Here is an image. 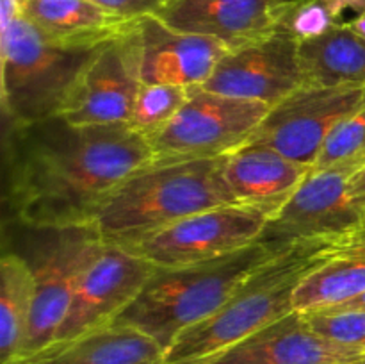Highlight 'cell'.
Wrapping results in <instances>:
<instances>
[{"mask_svg":"<svg viewBox=\"0 0 365 364\" xmlns=\"http://www.w3.org/2000/svg\"><path fill=\"white\" fill-rule=\"evenodd\" d=\"M153 161L128 123L71 125L61 116L13 127L7 202L36 231L93 225L130 175Z\"/></svg>","mask_w":365,"mask_h":364,"instance_id":"obj_1","label":"cell"},{"mask_svg":"<svg viewBox=\"0 0 365 364\" xmlns=\"http://www.w3.org/2000/svg\"><path fill=\"white\" fill-rule=\"evenodd\" d=\"M225 163L227 156L152 161L130 175L95 218L100 239L106 245L130 248L191 214L235 206Z\"/></svg>","mask_w":365,"mask_h":364,"instance_id":"obj_2","label":"cell"},{"mask_svg":"<svg viewBox=\"0 0 365 364\" xmlns=\"http://www.w3.org/2000/svg\"><path fill=\"white\" fill-rule=\"evenodd\" d=\"M341 241L314 239L277 253L257 268L212 316L182 332L164 353V364H195L287 316L294 310L298 285L334 256Z\"/></svg>","mask_w":365,"mask_h":364,"instance_id":"obj_3","label":"cell"},{"mask_svg":"<svg viewBox=\"0 0 365 364\" xmlns=\"http://www.w3.org/2000/svg\"><path fill=\"white\" fill-rule=\"evenodd\" d=\"M287 248L255 241L203 263L157 268L110 325L135 328L166 352L182 332L212 316L257 268Z\"/></svg>","mask_w":365,"mask_h":364,"instance_id":"obj_4","label":"cell"},{"mask_svg":"<svg viewBox=\"0 0 365 364\" xmlns=\"http://www.w3.org/2000/svg\"><path fill=\"white\" fill-rule=\"evenodd\" d=\"M102 46V45H100ZM100 46H64L24 14L2 29V106L13 127L59 116Z\"/></svg>","mask_w":365,"mask_h":364,"instance_id":"obj_5","label":"cell"},{"mask_svg":"<svg viewBox=\"0 0 365 364\" xmlns=\"http://www.w3.org/2000/svg\"><path fill=\"white\" fill-rule=\"evenodd\" d=\"M271 107L192 86L180 113L148 139L155 163L228 156L250 141Z\"/></svg>","mask_w":365,"mask_h":364,"instance_id":"obj_6","label":"cell"},{"mask_svg":"<svg viewBox=\"0 0 365 364\" xmlns=\"http://www.w3.org/2000/svg\"><path fill=\"white\" fill-rule=\"evenodd\" d=\"M50 232L52 238L45 243L41 253L36 256L34 263L29 261L34 271L36 295L27 338L18 359L52 345L82 275L103 248L95 225L50 228Z\"/></svg>","mask_w":365,"mask_h":364,"instance_id":"obj_7","label":"cell"},{"mask_svg":"<svg viewBox=\"0 0 365 364\" xmlns=\"http://www.w3.org/2000/svg\"><path fill=\"white\" fill-rule=\"evenodd\" d=\"M365 109V84L303 86L271 107L250 141L310 166L331 131Z\"/></svg>","mask_w":365,"mask_h":364,"instance_id":"obj_8","label":"cell"},{"mask_svg":"<svg viewBox=\"0 0 365 364\" xmlns=\"http://www.w3.org/2000/svg\"><path fill=\"white\" fill-rule=\"evenodd\" d=\"M138 21L100 46L71 89L59 114L63 120L71 125L130 123L143 84Z\"/></svg>","mask_w":365,"mask_h":364,"instance_id":"obj_9","label":"cell"},{"mask_svg":"<svg viewBox=\"0 0 365 364\" xmlns=\"http://www.w3.org/2000/svg\"><path fill=\"white\" fill-rule=\"evenodd\" d=\"M267 218L245 206H223L191 214L145 241L130 252L155 268H177L223 257L259 241Z\"/></svg>","mask_w":365,"mask_h":364,"instance_id":"obj_10","label":"cell"},{"mask_svg":"<svg viewBox=\"0 0 365 364\" xmlns=\"http://www.w3.org/2000/svg\"><path fill=\"white\" fill-rule=\"evenodd\" d=\"M364 225L365 216L349 195V175L310 170L289 202L267 220L259 241L287 248L314 239H342Z\"/></svg>","mask_w":365,"mask_h":364,"instance_id":"obj_11","label":"cell"},{"mask_svg":"<svg viewBox=\"0 0 365 364\" xmlns=\"http://www.w3.org/2000/svg\"><path fill=\"white\" fill-rule=\"evenodd\" d=\"M303 86L299 41L277 29L266 38L228 50L202 88L274 107Z\"/></svg>","mask_w":365,"mask_h":364,"instance_id":"obj_12","label":"cell"},{"mask_svg":"<svg viewBox=\"0 0 365 364\" xmlns=\"http://www.w3.org/2000/svg\"><path fill=\"white\" fill-rule=\"evenodd\" d=\"M155 270L138 253L103 243L102 252L82 275L53 343L71 341L113 323Z\"/></svg>","mask_w":365,"mask_h":364,"instance_id":"obj_13","label":"cell"},{"mask_svg":"<svg viewBox=\"0 0 365 364\" xmlns=\"http://www.w3.org/2000/svg\"><path fill=\"white\" fill-rule=\"evenodd\" d=\"M138 36L145 84L203 86L230 50L220 39L177 31L155 14L138 21Z\"/></svg>","mask_w":365,"mask_h":364,"instance_id":"obj_14","label":"cell"},{"mask_svg":"<svg viewBox=\"0 0 365 364\" xmlns=\"http://www.w3.org/2000/svg\"><path fill=\"white\" fill-rule=\"evenodd\" d=\"M360 357V352L317 334L305 314L292 310L195 364H353Z\"/></svg>","mask_w":365,"mask_h":364,"instance_id":"obj_15","label":"cell"},{"mask_svg":"<svg viewBox=\"0 0 365 364\" xmlns=\"http://www.w3.org/2000/svg\"><path fill=\"white\" fill-rule=\"evenodd\" d=\"M287 0H171L155 16L170 27L220 39L230 49L277 31Z\"/></svg>","mask_w":365,"mask_h":364,"instance_id":"obj_16","label":"cell"},{"mask_svg":"<svg viewBox=\"0 0 365 364\" xmlns=\"http://www.w3.org/2000/svg\"><path fill=\"white\" fill-rule=\"evenodd\" d=\"M309 173L310 166L253 141L228 153L225 163V177L235 202L259 211L267 220L289 202Z\"/></svg>","mask_w":365,"mask_h":364,"instance_id":"obj_17","label":"cell"},{"mask_svg":"<svg viewBox=\"0 0 365 364\" xmlns=\"http://www.w3.org/2000/svg\"><path fill=\"white\" fill-rule=\"evenodd\" d=\"M164 348L130 327L107 325L71 341L53 343L11 364H164Z\"/></svg>","mask_w":365,"mask_h":364,"instance_id":"obj_18","label":"cell"},{"mask_svg":"<svg viewBox=\"0 0 365 364\" xmlns=\"http://www.w3.org/2000/svg\"><path fill=\"white\" fill-rule=\"evenodd\" d=\"M21 14L64 46H100L134 24L114 16L95 0H21Z\"/></svg>","mask_w":365,"mask_h":364,"instance_id":"obj_19","label":"cell"},{"mask_svg":"<svg viewBox=\"0 0 365 364\" xmlns=\"http://www.w3.org/2000/svg\"><path fill=\"white\" fill-rule=\"evenodd\" d=\"M365 291V225L342 238L334 256L294 293V310L323 309Z\"/></svg>","mask_w":365,"mask_h":364,"instance_id":"obj_20","label":"cell"},{"mask_svg":"<svg viewBox=\"0 0 365 364\" xmlns=\"http://www.w3.org/2000/svg\"><path fill=\"white\" fill-rule=\"evenodd\" d=\"M305 86L365 84V39L348 21L319 38L299 41Z\"/></svg>","mask_w":365,"mask_h":364,"instance_id":"obj_21","label":"cell"},{"mask_svg":"<svg viewBox=\"0 0 365 364\" xmlns=\"http://www.w3.org/2000/svg\"><path fill=\"white\" fill-rule=\"evenodd\" d=\"M36 282L31 263L18 253L0 261V359L11 364L20 357L34 307Z\"/></svg>","mask_w":365,"mask_h":364,"instance_id":"obj_22","label":"cell"},{"mask_svg":"<svg viewBox=\"0 0 365 364\" xmlns=\"http://www.w3.org/2000/svg\"><path fill=\"white\" fill-rule=\"evenodd\" d=\"M191 88L178 84H145L135 98L130 127L145 139H152L173 121L189 98Z\"/></svg>","mask_w":365,"mask_h":364,"instance_id":"obj_23","label":"cell"},{"mask_svg":"<svg viewBox=\"0 0 365 364\" xmlns=\"http://www.w3.org/2000/svg\"><path fill=\"white\" fill-rule=\"evenodd\" d=\"M365 168V109L339 123L317 153L312 171L335 170L355 175Z\"/></svg>","mask_w":365,"mask_h":364,"instance_id":"obj_24","label":"cell"},{"mask_svg":"<svg viewBox=\"0 0 365 364\" xmlns=\"http://www.w3.org/2000/svg\"><path fill=\"white\" fill-rule=\"evenodd\" d=\"M339 0H287L282 7L278 27L298 41L319 38L341 21Z\"/></svg>","mask_w":365,"mask_h":364,"instance_id":"obj_25","label":"cell"},{"mask_svg":"<svg viewBox=\"0 0 365 364\" xmlns=\"http://www.w3.org/2000/svg\"><path fill=\"white\" fill-rule=\"evenodd\" d=\"M314 330L337 345L365 353V310H309L303 313Z\"/></svg>","mask_w":365,"mask_h":364,"instance_id":"obj_26","label":"cell"},{"mask_svg":"<svg viewBox=\"0 0 365 364\" xmlns=\"http://www.w3.org/2000/svg\"><path fill=\"white\" fill-rule=\"evenodd\" d=\"M95 2L121 20L135 21L157 14L171 0H95Z\"/></svg>","mask_w":365,"mask_h":364,"instance_id":"obj_27","label":"cell"},{"mask_svg":"<svg viewBox=\"0 0 365 364\" xmlns=\"http://www.w3.org/2000/svg\"><path fill=\"white\" fill-rule=\"evenodd\" d=\"M349 195L365 216V168L349 177Z\"/></svg>","mask_w":365,"mask_h":364,"instance_id":"obj_28","label":"cell"},{"mask_svg":"<svg viewBox=\"0 0 365 364\" xmlns=\"http://www.w3.org/2000/svg\"><path fill=\"white\" fill-rule=\"evenodd\" d=\"M324 310H365V291L344 302L334 303V305L323 307ZM317 310V309H316Z\"/></svg>","mask_w":365,"mask_h":364,"instance_id":"obj_29","label":"cell"},{"mask_svg":"<svg viewBox=\"0 0 365 364\" xmlns=\"http://www.w3.org/2000/svg\"><path fill=\"white\" fill-rule=\"evenodd\" d=\"M348 25L356 32V34L362 36L365 39V13L356 14V18H353L351 21H348Z\"/></svg>","mask_w":365,"mask_h":364,"instance_id":"obj_30","label":"cell"},{"mask_svg":"<svg viewBox=\"0 0 365 364\" xmlns=\"http://www.w3.org/2000/svg\"><path fill=\"white\" fill-rule=\"evenodd\" d=\"M339 4L342 6V9H351L356 13H365V0H339Z\"/></svg>","mask_w":365,"mask_h":364,"instance_id":"obj_31","label":"cell"},{"mask_svg":"<svg viewBox=\"0 0 365 364\" xmlns=\"http://www.w3.org/2000/svg\"><path fill=\"white\" fill-rule=\"evenodd\" d=\"M353 364H365V353H364L362 357H360L359 360H356V363H353Z\"/></svg>","mask_w":365,"mask_h":364,"instance_id":"obj_32","label":"cell"}]
</instances>
